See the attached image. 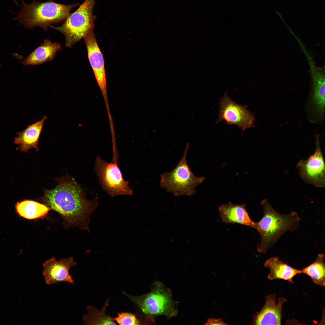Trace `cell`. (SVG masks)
<instances>
[{
  "label": "cell",
  "mask_w": 325,
  "mask_h": 325,
  "mask_svg": "<svg viewBox=\"0 0 325 325\" xmlns=\"http://www.w3.org/2000/svg\"><path fill=\"white\" fill-rule=\"evenodd\" d=\"M95 1L85 0L76 11L70 14L62 25L50 26L63 35L67 48L72 47L93 29L95 17L93 11Z\"/></svg>",
  "instance_id": "8992f818"
},
{
  "label": "cell",
  "mask_w": 325,
  "mask_h": 325,
  "mask_svg": "<svg viewBox=\"0 0 325 325\" xmlns=\"http://www.w3.org/2000/svg\"><path fill=\"white\" fill-rule=\"evenodd\" d=\"M118 158H113L107 162L101 157H96L94 171L98 177L103 189L111 197L119 195H132L133 192L128 185L129 182L124 179L118 166Z\"/></svg>",
  "instance_id": "52a82bcc"
},
{
  "label": "cell",
  "mask_w": 325,
  "mask_h": 325,
  "mask_svg": "<svg viewBox=\"0 0 325 325\" xmlns=\"http://www.w3.org/2000/svg\"><path fill=\"white\" fill-rule=\"evenodd\" d=\"M189 148L187 142L183 155L174 169L169 172L162 173L160 176L161 187L176 196L194 195L196 187L205 179L203 176H195L190 170L186 160Z\"/></svg>",
  "instance_id": "5b68a950"
},
{
  "label": "cell",
  "mask_w": 325,
  "mask_h": 325,
  "mask_svg": "<svg viewBox=\"0 0 325 325\" xmlns=\"http://www.w3.org/2000/svg\"><path fill=\"white\" fill-rule=\"evenodd\" d=\"M47 118L46 116H44L41 119L29 125L23 131L17 133V135L14 141L15 144L19 145L17 149L26 153L32 148L35 149L36 151L39 150V140Z\"/></svg>",
  "instance_id": "5bb4252c"
},
{
  "label": "cell",
  "mask_w": 325,
  "mask_h": 325,
  "mask_svg": "<svg viewBox=\"0 0 325 325\" xmlns=\"http://www.w3.org/2000/svg\"><path fill=\"white\" fill-rule=\"evenodd\" d=\"M312 84L306 105L308 120L317 124L324 121L325 83L324 69L310 61Z\"/></svg>",
  "instance_id": "ba28073f"
},
{
  "label": "cell",
  "mask_w": 325,
  "mask_h": 325,
  "mask_svg": "<svg viewBox=\"0 0 325 325\" xmlns=\"http://www.w3.org/2000/svg\"><path fill=\"white\" fill-rule=\"evenodd\" d=\"M205 325H227L228 324L220 318L214 319L209 318L208 319Z\"/></svg>",
  "instance_id": "7402d4cb"
},
{
  "label": "cell",
  "mask_w": 325,
  "mask_h": 325,
  "mask_svg": "<svg viewBox=\"0 0 325 325\" xmlns=\"http://www.w3.org/2000/svg\"><path fill=\"white\" fill-rule=\"evenodd\" d=\"M246 205L229 202L219 206L218 210L223 221L226 224L237 223L253 228L255 222L250 218Z\"/></svg>",
  "instance_id": "2e32d148"
},
{
  "label": "cell",
  "mask_w": 325,
  "mask_h": 325,
  "mask_svg": "<svg viewBox=\"0 0 325 325\" xmlns=\"http://www.w3.org/2000/svg\"><path fill=\"white\" fill-rule=\"evenodd\" d=\"M21 1L20 9L16 12H11L16 15L14 20L27 29L39 26L45 31L48 30V26L51 24L64 22L72 10L79 5V3L63 5L54 0L42 2L33 0L29 3Z\"/></svg>",
  "instance_id": "7a4b0ae2"
},
{
  "label": "cell",
  "mask_w": 325,
  "mask_h": 325,
  "mask_svg": "<svg viewBox=\"0 0 325 325\" xmlns=\"http://www.w3.org/2000/svg\"><path fill=\"white\" fill-rule=\"evenodd\" d=\"M264 266L269 269L267 278L271 280L280 279L287 280L293 283V277L296 274L301 273V270L288 265L277 257L269 258L265 262Z\"/></svg>",
  "instance_id": "e0dca14e"
},
{
  "label": "cell",
  "mask_w": 325,
  "mask_h": 325,
  "mask_svg": "<svg viewBox=\"0 0 325 325\" xmlns=\"http://www.w3.org/2000/svg\"><path fill=\"white\" fill-rule=\"evenodd\" d=\"M15 209L20 217L29 220L43 217L50 210L44 204L29 200L17 202Z\"/></svg>",
  "instance_id": "ac0fdd59"
},
{
  "label": "cell",
  "mask_w": 325,
  "mask_h": 325,
  "mask_svg": "<svg viewBox=\"0 0 325 325\" xmlns=\"http://www.w3.org/2000/svg\"><path fill=\"white\" fill-rule=\"evenodd\" d=\"M83 39L87 47L89 60L104 97L106 108H108L109 107L104 58L98 44L93 29L89 31Z\"/></svg>",
  "instance_id": "8fae6325"
},
{
  "label": "cell",
  "mask_w": 325,
  "mask_h": 325,
  "mask_svg": "<svg viewBox=\"0 0 325 325\" xmlns=\"http://www.w3.org/2000/svg\"><path fill=\"white\" fill-rule=\"evenodd\" d=\"M55 180L56 187L52 190L45 189L39 200L50 210L60 214L65 229L77 227L90 233V216L99 205L98 197L87 199L84 190L68 175Z\"/></svg>",
  "instance_id": "6da1fadb"
},
{
  "label": "cell",
  "mask_w": 325,
  "mask_h": 325,
  "mask_svg": "<svg viewBox=\"0 0 325 325\" xmlns=\"http://www.w3.org/2000/svg\"><path fill=\"white\" fill-rule=\"evenodd\" d=\"M113 318L120 325H135L146 323L144 320L139 319L135 314L128 312L118 313L117 317Z\"/></svg>",
  "instance_id": "44dd1931"
},
{
  "label": "cell",
  "mask_w": 325,
  "mask_h": 325,
  "mask_svg": "<svg viewBox=\"0 0 325 325\" xmlns=\"http://www.w3.org/2000/svg\"><path fill=\"white\" fill-rule=\"evenodd\" d=\"M315 137L314 153L307 159L300 160L296 168L300 177L306 183L316 187L323 188L325 185L324 162L319 135L316 134Z\"/></svg>",
  "instance_id": "9c48e42d"
},
{
  "label": "cell",
  "mask_w": 325,
  "mask_h": 325,
  "mask_svg": "<svg viewBox=\"0 0 325 325\" xmlns=\"http://www.w3.org/2000/svg\"><path fill=\"white\" fill-rule=\"evenodd\" d=\"M109 299L107 300L104 306L100 310L91 306H88V313L84 315L83 320L84 324L116 325L117 324L110 316L106 314V310L108 305Z\"/></svg>",
  "instance_id": "d6986e66"
},
{
  "label": "cell",
  "mask_w": 325,
  "mask_h": 325,
  "mask_svg": "<svg viewBox=\"0 0 325 325\" xmlns=\"http://www.w3.org/2000/svg\"><path fill=\"white\" fill-rule=\"evenodd\" d=\"M324 258L323 254H319L313 263L301 270V273L309 276L315 283L324 287L325 282Z\"/></svg>",
  "instance_id": "ffe728a7"
},
{
  "label": "cell",
  "mask_w": 325,
  "mask_h": 325,
  "mask_svg": "<svg viewBox=\"0 0 325 325\" xmlns=\"http://www.w3.org/2000/svg\"><path fill=\"white\" fill-rule=\"evenodd\" d=\"M264 215L261 220L254 223L253 228L259 233L261 238L257 246L258 252L265 253L285 232L296 230L300 218L295 212L281 214L277 212L267 200L261 203Z\"/></svg>",
  "instance_id": "3957f363"
},
{
  "label": "cell",
  "mask_w": 325,
  "mask_h": 325,
  "mask_svg": "<svg viewBox=\"0 0 325 325\" xmlns=\"http://www.w3.org/2000/svg\"><path fill=\"white\" fill-rule=\"evenodd\" d=\"M77 265L73 257L62 258L56 261L53 257L43 263L42 275L46 283L50 285L59 282H68L74 283V281L69 273L72 267Z\"/></svg>",
  "instance_id": "7c38bea8"
},
{
  "label": "cell",
  "mask_w": 325,
  "mask_h": 325,
  "mask_svg": "<svg viewBox=\"0 0 325 325\" xmlns=\"http://www.w3.org/2000/svg\"><path fill=\"white\" fill-rule=\"evenodd\" d=\"M12 0L13 2L14 3H16L17 2V1H16V0Z\"/></svg>",
  "instance_id": "603a6c76"
},
{
  "label": "cell",
  "mask_w": 325,
  "mask_h": 325,
  "mask_svg": "<svg viewBox=\"0 0 325 325\" xmlns=\"http://www.w3.org/2000/svg\"><path fill=\"white\" fill-rule=\"evenodd\" d=\"M122 292L146 317L154 318L163 315L170 318L178 313L177 304L172 298L170 290L161 282H154L150 292L141 296H132Z\"/></svg>",
  "instance_id": "277c9868"
},
{
  "label": "cell",
  "mask_w": 325,
  "mask_h": 325,
  "mask_svg": "<svg viewBox=\"0 0 325 325\" xmlns=\"http://www.w3.org/2000/svg\"><path fill=\"white\" fill-rule=\"evenodd\" d=\"M275 294H269L265 297V303L262 309L253 316V325H281L282 308L287 301L283 297L278 299L276 303Z\"/></svg>",
  "instance_id": "4fadbf2b"
},
{
  "label": "cell",
  "mask_w": 325,
  "mask_h": 325,
  "mask_svg": "<svg viewBox=\"0 0 325 325\" xmlns=\"http://www.w3.org/2000/svg\"><path fill=\"white\" fill-rule=\"evenodd\" d=\"M61 49L60 44L52 42L49 39L45 40L39 47L32 52L24 60L19 63L24 66L41 64L51 61L57 53Z\"/></svg>",
  "instance_id": "9a60e30c"
},
{
  "label": "cell",
  "mask_w": 325,
  "mask_h": 325,
  "mask_svg": "<svg viewBox=\"0 0 325 325\" xmlns=\"http://www.w3.org/2000/svg\"><path fill=\"white\" fill-rule=\"evenodd\" d=\"M2 67V64H0V68H1Z\"/></svg>",
  "instance_id": "cb8c5ba5"
},
{
  "label": "cell",
  "mask_w": 325,
  "mask_h": 325,
  "mask_svg": "<svg viewBox=\"0 0 325 325\" xmlns=\"http://www.w3.org/2000/svg\"><path fill=\"white\" fill-rule=\"evenodd\" d=\"M225 121L228 124L234 125L244 131L253 127L255 118L246 107L235 103L225 93L219 103V111L216 123Z\"/></svg>",
  "instance_id": "30bf717a"
}]
</instances>
